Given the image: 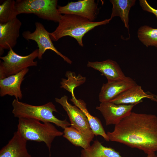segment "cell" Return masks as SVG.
<instances>
[{
    "label": "cell",
    "mask_w": 157,
    "mask_h": 157,
    "mask_svg": "<svg viewBox=\"0 0 157 157\" xmlns=\"http://www.w3.org/2000/svg\"><path fill=\"white\" fill-rule=\"evenodd\" d=\"M110 141L136 148L147 154L157 151V116L131 112L107 132Z\"/></svg>",
    "instance_id": "cell-1"
},
{
    "label": "cell",
    "mask_w": 157,
    "mask_h": 157,
    "mask_svg": "<svg viewBox=\"0 0 157 157\" xmlns=\"http://www.w3.org/2000/svg\"><path fill=\"white\" fill-rule=\"evenodd\" d=\"M111 19L110 18L94 22L75 15L61 14L58 26L54 31L50 33V37L52 41H57L63 37L69 36L75 38L79 45L83 47L82 38L86 33L97 26L108 23Z\"/></svg>",
    "instance_id": "cell-2"
},
{
    "label": "cell",
    "mask_w": 157,
    "mask_h": 157,
    "mask_svg": "<svg viewBox=\"0 0 157 157\" xmlns=\"http://www.w3.org/2000/svg\"><path fill=\"white\" fill-rule=\"evenodd\" d=\"M40 122L30 118H19L17 131L27 141L44 142L48 148L50 157L52 143L56 137L63 135V132L51 122Z\"/></svg>",
    "instance_id": "cell-3"
},
{
    "label": "cell",
    "mask_w": 157,
    "mask_h": 157,
    "mask_svg": "<svg viewBox=\"0 0 157 157\" xmlns=\"http://www.w3.org/2000/svg\"><path fill=\"white\" fill-rule=\"evenodd\" d=\"M12 113L14 116L18 118L35 119L43 122H50L64 129L71 125L66 119L60 120L53 115L57 112L55 106L52 102L40 106H34L19 101L14 99L12 103Z\"/></svg>",
    "instance_id": "cell-4"
},
{
    "label": "cell",
    "mask_w": 157,
    "mask_h": 157,
    "mask_svg": "<svg viewBox=\"0 0 157 157\" xmlns=\"http://www.w3.org/2000/svg\"><path fill=\"white\" fill-rule=\"evenodd\" d=\"M57 0H17L19 14H33L44 20L58 22L61 14L58 12Z\"/></svg>",
    "instance_id": "cell-5"
},
{
    "label": "cell",
    "mask_w": 157,
    "mask_h": 157,
    "mask_svg": "<svg viewBox=\"0 0 157 157\" xmlns=\"http://www.w3.org/2000/svg\"><path fill=\"white\" fill-rule=\"evenodd\" d=\"M38 53L37 49L28 55L21 56L10 49L6 55L0 57L3 60L0 64V79L16 74L28 67L37 66V62L34 60L38 57Z\"/></svg>",
    "instance_id": "cell-6"
},
{
    "label": "cell",
    "mask_w": 157,
    "mask_h": 157,
    "mask_svg": "<svg viewBox=\"0 0 157 157\" xmlns=\"http://www.w3.org/2000/svg\"><path fill=\"white\" fill-rule=\"evenodd\" d=\"M56 101L60 104L67 112L71 122V125L78 130L90 142L93 140V134L88 119L84 113L74 105L68 101V97L64 95L60 98H56Z\"/></svg>",
    "instance_id": "cell-7"
},
{
    "label": "cell",
    "mask_w": 157,
    "mask_h": 157,
    "mask_svg": "<svg viewBox=\"0 0 157 157\" xmlns=\"http://www.w3.org/2000/svg\"><path fill=\"white\" fill-rule=\"evenodd\" d=\"M35 29L33 32L27 31L22 33L23 37L28 41L32 40L37 43L38 47V58L41 60L46 51L48 49L55 52L68 63L71 64L72 61L67 57L59 52L54 46L49 35V33L45 28L44 25L40 22L35 24Z\"/></svg>",
    "instance_id": "cell-8"
},
{
    "label": "cell",
    "mask_w": 157,
    "mask_h": 157,
    "mask_svg": "<svg viewBox=\"0 0 157 157\" xmlns=\"http://www.w3.org/2000/svg\"><path fill=\"white\" fill-rule=\"evenodd\" d=\"M137 104L117 105L110 102H104L101 103L96 109L101 113L106 125H115L128 115Z\"/></svg>",
    "instance_id": "cell-9"
},
{
    "label": "cell",
    "mask_w": 157,
    "mask_h": 157,
    "mask_svg": "<svg viewBox=\"0 0 157 157\" xmlns=\"http://www.w3.org/2000/svg\"><path fill=\"white\" fill-rule=\"evenodd\" d=\"M97 4L94 0H80L71 2L64 6H58L59 13L75 15L85 18L93 22L97 14Z\"/></svg>",
    "instance_id": "cell-10"
},
{
    "label": "cell",
    "mask_w": 157,
    "mask_h": 157,
    "mask_svg": "<svg viewBox=\"0 0 157 157\" xmlns=\"http://www.w3.org/2000/svg\"><path fill=\"white\" fill-rule=\"evenodd\" d=\"M22 25L17 17L6 24H0V55L4 49L10 50L16 45Z\"/></svg>",
    "instance_id": "cell-11"
},
{
    "label": "cell",
    "mask_w": 157,
    "mask_h": 157,
    "mask_svg": "<svg viewBox=\"0 0 157 157\" xmlns=\"http://www.w3.org/2000/svg\"><path fill=\"white\" fill-rule=\"evenodd\" d=\"M136 84L133 79L127 76L122 79L108 81L102 85L99 94V100L101 103L109 102Z\"/></svg>",
    "instance_id": "cell-12"
},
{
    "label": "cell",
    "mask_w": 157,
    "mask_h": 157,
    "mask_svg": "<svg viewBox=\"0 0 157 157\" xmlns=\"http://www.w3.org/2000/svg\"><path fill=\"white\" fill-rule=\"evenodd\" d=\"M148 98L157 102V95L145 92L137 84L126 90L109 102L116 104H138L144 98Z\"/></svg>",
    "instance_id": "cell-13"
},
{
    "label": "cell",
    "mask_w": 157,
    "mask_h": 157,
    "mask_svg": "<svg viewBox=\"0 0 157 157\" xmlns=\"http://www.w3.org/2000/svg\"><path fill=\"white\" fill-rule=\"evenodd\" d=\"M28 71V68H26L16 74L0 79V96L8 95L14 96L17 100H21L23 97L21 84Z\"/></svg>",
    "instance_id": "cell-14"
},
{
    "label": "cell",
    "mask_w": 157,
    "mask_h": 157,
    "mask_svg": "<svg viewBox=\"0 0 157 157\" xmlns=\"http://www.w3.org/2000/svg\"><path fill=\"white\" fill-rule=\"evenodd\" d=\"M27 140L17 131L0 151V157H32L27 148Z\"/></svg>",
    "instance_id": "cell-15"
},
{
    "label": "cell",
    "mask_w": 157,
    "mask_h": 157,
    "mask_svg": "<svg viewBox=\"0 0 157 157\" xmlns=\"http://www.w3.org/2000/svg\"><path fill=\"white\" fill-rule=\"evenodd\" d=\"M87 66L100 72L108 81L122 79L126 77L118 63L111 59L101 62L88 61Z\"/></svg>",
    "instance_id": "cell-16"
},
{
    "label": "cell",
    "mask_w": 157,
    "mask_h": 157,
    "mask_svg": "<svg viewBox=\"0 0 157 157\" xmlns=\"http://www.w3.org/2000/svg\"><path fill=\"white\" fill-rule=\"evenodd\" d=\"M71 94L72 98L70 99L71 101L84 113L94 135L96 136L101 135L106 141H109L108 137L100 119L97 117L93 116L90 114L87 109L86 104L84 101L81 99H77L75 96L74 92H72Z\"/></svg>",
    "instance_id": "cell-17"
},
{
    "label": "cell",
    "mask_w": 157,
    "mask_h": 157,
    "mask_svg": "<svg viewBox=\"0 0 157 157\" xmlns=\"http://www.w3.org/2000/svg\"><path fill=\"white\" fill-rule=\"evenodd\" d=\"M81 157H123L119 152L103 145L98 140H95L88 148L81 151Z\"/></svg>",
    "instance_id": "cell-18"
},
{
    "label": "cell",
    "mask_w": 157,
    "mask_h": 157,
    "mask_svg": "<svg viewBox=\"0 0 157 157\" xmlns=\"http://www.w3.org/2000/svg\"><path fill=\"white\" fill-rule=\"evenodd\" d=\"M113 7L110 18L115 16L120 17L124 24L125 26L128 29L129 13L131 8L135 3V0H110Z\"/></svg>",
    "instance_id": "cell-19"
},
{
    "label": "cell",
    "mask_w": 157,
    "mask_h": 157,
    "mask_svg": "<svg viewBox=\"0 0 157 157\" xmlns=\"http://www.w3.org/2000/svg\"><path fill=\"white\" fill-rule=\"evenodd\" d=\"M64 129L63 137L73 145L81 147L84 149L88 148L90 146L91 142L72 126L66 127Z\"/></svg>",
    "instance_id": "cell-20"
},
{
    "label": "cell",
    "mask_w": 157,
    "mask_h": 157,
    "mask_svg": "<svg viewBox=\"0 0 157 157\" xmlns=\"http://www.w3.org/2000/svg\"><path fill=\"white\" fill-rule=\"evenodd\" d=\"M137 34L140 40L147 47H157V28L144 25L139 28Z\"/></svg>",
    "instance_id": "cell-21"
},
{
    "label": "cell",
    "mask_w": 157,
    "mask_h": 157,
    "mask_svg": "<svg viewBox=\"0 0 157 157\" xmlns=\"http://www.w3.org/2000/svg\"><path fill=\"white\" fill-rule=\"evenodd\" d=\"M14 0H6L0 5V24H4L17 17L19 15Z\"/></svg>",
    "instance_id": "cell-22"
},
{
    "label": "cell",
    "mask_w": 157,
    "mask_h": 157,
    "mask_svg": "<svg viewBox=\"0 0 157 157\" xmlns=\"http://www.w3.org/2000/svg\"><path fill=\"white\" fill-rule=\"evenodd\" d=\"M65 76L67 79L62 78L60 88H62L71 93L74 92V88L84 83L86 81V77L79 74L70 71H67Z\"/></svg>",
    "instance_id": "cell-23"
},
{
    "label": "cell",
    "mask_w": 157,
    "mask_h": 157,
    "mask_svg": "<svg viewBox=\"0 0 157 157\" xmlns=\"http://www.w3.org/2000/svg\"><path fill=\"white\" fill-rule=\"evenodd\" d=\"M139 3L143 10L153 13L157 18V10L150 6L146 0H140Z\"/></svg>",
    "instance_id": "cell-24"
},
{
    "label": "cell",
    "mask_w": 157,
    "mask_h": 157,
    "mask_svg": "<svg viewBox=\"0 0 157 157\" xmlns=\"http://www.w3.org/2000/svg\"><path fill=\"white\" fill-rule=\"evenodd\" d=\"M147 155V157H157V156L156 155L155 152L151 153Z\"/></svg>",
    "instance_id": "cell-25"
}]
</instances>
